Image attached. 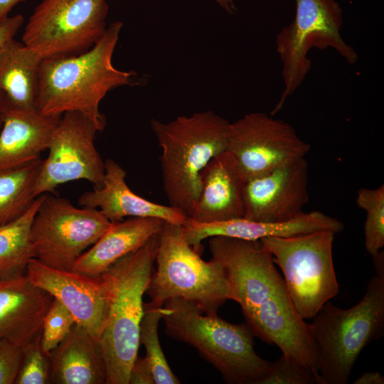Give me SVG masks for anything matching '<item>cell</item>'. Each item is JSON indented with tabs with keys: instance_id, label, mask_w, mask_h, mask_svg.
Wrapping results in <instances>:
<instances>
[{
	"instance_id": "24",
	"label": "cell",
	"mask_w": 384,
	"mask_h": 384,
	"mask_svg": "<svg viewBox=\"0 0 384 384\" xmlns=\"http://www.w3.org/2000/svg\"><path fill=\"white\" fill-rule=\"evenodd\" d=\"M43 159L0 171V227L24 214L36 198L34 186Z\"/></svg>"
},
{
	"instance_id": "15",
	"label": "cell",
	"mask_w": 384,
	"mask_h": 384,
	"mask_svg": "<svg viewBox=\"0 0 384 384\" xmlns=\"http://www.w3.org/2000/svg\"><path fill=\"white\" fill-rule=\"evenodd\" d=\"M26 274L35 285L61 302L76 324L99 338L108 304L107 284L102 274L93 277L55 269L35 258L28 264Z\"/></svg>"
},
{
	"instance_id": "14",
	"label": "cell",
	"mask_w": 384,
	"mask_h": 384,
	"mask_svg": "<svg viewBox=\"0 0 384 384\" xmlns=\"http://www.w3.org/2000/svg\"><path fill=\"white\" fill-rule=\"evenodd\" d=\"M308 171V163L303 157L247 179L243 218L282 223L302 215L309 201Z\"/></svg>"
},
{
	"instance_id": "5",
	"label": "cell",
	"mask_w": 384,
	"mask_h": 384,
	"mask_svg": "<svg viewBox=\"0 0 384 384\" xmlns=\"http://www.w3.org/2000/svg\"><path fill=\"white\" fill-rule=\"evenodd\" d=\"M164 305L171 310L163 317L167 334L196 348L227 383L260 384L270 373L272 363L254 350L255 334L248 324L206 314L182 299H171Z\"/></svg>"
},
{
	"instance_id": "12",
	"label": "cell",
	"mask_w": 384,
	"mask_h": 384,
	"mask_svg": "<svg viewBox=\"0 0 384 384\" xmlns=\"http://www.w3.org/2000/svg\"><path fill=\"white\" fill-rule=\"evenodd\" d=\"M97 132L95 125L78 112H68L60 116L50 139L48 155L43 160L35 183V197L78 180H86L94 187L101 186L105 162L95 147Z\"/></svg>"
},
{
	"instance_id": "26",
	"label": "cell",
	"mask_w": 384,
	"mask_h": 384,
	"mask_svg": "<svg viewBox=\"0 0 384 384\" xmlns=\"http://www.w3.org/2000/svg\"><path fill=\"white\" fill-rule=\"evenodd\" d=\"M170 309L144 304V314L139 330V343L144 346L146 360L155 384H178L179 380L171 371L161 349L159 336V321L170 313Z\"/></svg>"
},
{
	"instance_id": "31",
	"label": "cell",
	"mask_w": 384,
	"mask_h": 384,
	"mask_svg": "<svg viewBox=\"0 0 384 384\" xmlns=\"http://www.w3.org/2000/svg\"><path fill=\"white\" fill-rule=\"evenodd\" d=\"M23 348L0 339V384H13L18 375Z\"/></svg>"
},
{
	"instance_id": "30",
	"label": "cell",
	"mask_w": 384,
	"mask_h": 384,
	"mask_svg": "<svg viewBox=\"0 0 384 384\" xmlns=\"http://www.w3.org/2000/svg\"><path fill=\"white\" fill-rule=\"evenodd\" d=\"M318 384L314 374L284 355L272 363L271 369L260 384Z\"/></svg>"
},
{
	"instance_id": "4",
	"label": "cell",
	"mask_w": 384,
	"mask_h": 384,
	"mask_svg": "<svg viewBox=\"0 0 384 384\" xmlns=\"http://www.w3.org/2000/svg\"><path fill=\"white\" fill-rule=\"evenodd\" d=\"M230 123L213 111L179 116L167 123L151 119L159 146L163 187L169 206L187 216L201 191V173L228 150Z\"/></svg>"
},
{
	"instance_id": "25",
	"label": "cell",
	"mask_w": 384,
	"mask_h": 384,
	"mask_svg": "<svg viewBox=\"0 0 384 384\" xmlns=\"http://www.w3.org/2000/svg\"><path fill=\"white\" fill-rule=\"evenodd\" d=\"M44 194L38 196L18 218L0 227V272H26L28 264L34 258L31 228Z\"/></svg>"
},
{
	"instance_id": "1",
	"label": "cell",
	"mask_w": 384,
	"mask_h": 384,
	"mask_svg": "<svg viewBox=\"0 0 384 384\" xmlns=\"http://www.w3.org/2000/svg\"><path fill=\"white\" fill-rule=\"evenodd\" d=\"M213 260L224 268L230 299L241 306L255 336L274 344L285 357L318 380V352L310 324L296 311L273 257L260 240L209 238Z\"/></svg>"
},
{
	"instance_id": "35",
	"label": "cell",
	"mask_w": 384,
	"mask_h": 384,
	"mask_svg": "<svg viewBox=\"0 0 384 384\" xmlns=\"http://www.w3.org/2000/svg\"><path fill=\"white\" fill-rule=\"evenodd\" d=\"M25 0H0V23L9 17L13 8Z\"/></svg>"
},
{
	"instance_id": "17",
	"label": "cell",
	"mask_w": 384,
	"mask_h": 384,
	"mask_svg": "<svg viewBox=\"0 0 384 384\" xmlns=\"http://www.w3.org/2000/svg\"><path fill=\"white\" fill-rule=\"evenodd\" d=\"M246 177L233 155L213 157L201 173V191L188 218L213 223L243 218Z\"/></svg>"
},
{
	"instance_id": "7",
	"label": "cell",
	"mask_w": 384,
	"mask_h": 384,
	"mask_svg": "<svg viewBox=\"0 0 384 384\" xmlns=\"http://www.w3.org/2000/svg\"><path fill=\"white\" fill-rule=\"evenodd\" d=\"M155 261L157 269L146 290L152 306H163L168 300L178 298L215 315L230 299L223 267L213 259L206 262L201 258L187 242L182 225L164 221Z\"/></svg>"
},
{
	"instance_id": "23",
	"label": "cell",
	"mask_w": 384,
	"mask_h": 384,
	"mask_svg": "<svg viewBox=\"0 0 384 384\" xmlns=\"http://www.w3.org/2000/svg\"><path fill=\"white\" fill-rule=\"evenodd\" d=\"M42 57L34 50L13 39L0 52V90L7 108L33 110Z\"/></svg>"
},
{
	"instance_id": "16",
	"label": "cell",
	"mask_w": 384,
	"mask_h": 384,
	"mask_svg": "<svg viewBox=\"0 0 384 384\" xmlns=\"http://www.w3.org/2000/svg\"><path fill=\"white\" fill-rule=\"evenodd\" d=\"M53 300L26 272H0V339L23 348L37 339Z\"/></svg>"
},
{
	"instance_id": "20",
	"label": "cell",
	"mask_w": 384,
	"mask_h": 384,
	"mask_svg": "<svg viewBox=\"0 0 384 384\" xmlns=\"http://www.w3.org/2000/svg\"><path fill=\"white\" fill-rule=\"evenodd\" d=\"M60 117L7 108L0 129V171L41 159Z\"/></svg>"
},
{
	"instance_id": "13",
	"label": "cell",
	"mask_w": 384,
	"mask_h": 384,
	"mask_svg": "<svg viewBox=\"0 0 384 384\" xmlns=\"http://www.w3.org/2000/svg\"><path fill=\"white\" fill-rule=\"evenodd\" d=\"M310 145L287 122L265 112H251L230 123L228 150L246 179L303 158Z\"/></svg>"
},
{
	"instance_id": "37",
	"label": "cell",
	"mask_w": 384,
	"mask_h": 384,
	"mask_svg": "<svg viewBox=\"0 0 384 384\" xmlns=\"http://www.w3.org/2000/svg\"><path fill=\"white\" fill-rule=\"evenodd\" d=\"M216 2L228 13L233 14L237 10L233 0H215Z\"/></svg>"
},
{
	"instance_id": "2",
	"label": "cell",
	"mask_w": 384,
	"mask_h": 384,
	"mask_svg": "<svg viewBox=\"0 0 384 384\" xmlns=\"http://www.w3.org/2000/svg\"><path fill=\"white\" fill-rule=\"evenodd\" d=\"M123 23L114 21L89 50L75 55L44 58L40 70L36 109L41 114L60 117L76 112L98 132L106 125L100 104L107 92L134 84V72L115 68L112 55Z\"/></svg>"
},
{
	"instance_id": "22",
	"label": "cell",
	"mask_w": 384,
	"mask_h": 384,
	"mask_svg": "<svg viewBox=\"0 0 384 384\" xmlns=\"http://www.w3.org/2000/svg\"><path fill=\"white\" fill-rule=\"evenodd\" d=\"M164 221L156 218H130L112 223L107 230L74 263L71 270L99 276L124 255L159 235Z\"/></svg>"
},
{
	"instance_id": "8",
	"label": "cell",
	"mask_w": 384,
	"mask_h": 384,
	"mask_svg": "<svg viewBox=\"0 0 384 384\" xmlns=\"http://www.w3.org/2000/svg\"><path fill=\"white\" fill-rule=\"evenodd\" d=\"M335 235L321 230L260 240L282 270L289 297L303 319H312L338 292L332 255Z\"/></svg>"
},
{
	"instance_id": "33",
	"label": "cell",
	"mask_w": 384,
	"mask_h": 384,
	"mask_svg": "<svg viewBox=\"0 0 384 384\" xmlns=\"http://www.w3.org/2000/svg\"><path fill=\"white\" fill-rule=\"evenodd\" d=\"M24 18L21 14L9 16L0 23V52L11 40L23 24Z\"/></svg>"
},
{
	"instance_id": "27",
	"label": "cell",
	"mask_w": 384,
	"mask_h": 384,
	"mask_svg": "<svg viewBox=\"0 0 384 384\" xmlns=\"http://www.w3.org/2000/svg\"><path fill=\"white\" fill-rule=\"evenodd\" d=\"M356 203L366 213L364 223V244L371 257L384 247V185L372 188H361Z\"/></svg>"
},
{
	"instance_id": "32",
	"label": "cell",
	"mask_w": 384,
	"mask_h": 384,
	"mask_svg": "<svg viewBox=\"0 0 384 384\" xmlns=\"http://www.w3.org/2000/svg\"><path fill=\"white\" fill-rule=\"evenodd\" d=\"M129 383L130 384H154V376L145 358H136L132 366Z\"/></svg>"
},
{
	"instance_id": "10",
	"label": "cell",
	"mask_w": 384,
	"mask_h": 384,
	"mask_svg": "<svg viewBox=\"0 0 384 384\" xmlns=\"http://www.w3.org/2000/svg\"><path fill=\"white\" fill-rule=\"evenodd\" d=\"M107 0H42L29 17L22 42L43 59L80 54L107 29Z\"/></svg>"
},
{
	"instance_id": "6",
	"label": "cell",
	"mask_w": 384,
	"mask_h": 384,
	"mask_svg": "<svg viewBox=\"0 0 384 384\" xmlns=\"http://www.w3.org/2000/svg\"><path fill=\"white\" fill-rule=\"evenodd\" d=\"M310 324L318 352L319 384H346L362 350L384 332V274H376L355 306L329 301Z\"/></svg>"
},
{
	"instance_id": "28",
	"label": "cell",
	"mask_w": 384,
	"mask_h": 384,
	"mask_svg": "<svg viewBox=\"0 0 384 384\" xmlns=\"http://www.w3.org/2000/svg\"><path fill=\"white\" fill-rule=\"evenodd\" d=\"M75 319L70 311L58 300L53 298L43 321L41 346L48 356L67 336Z\"/></svg>"
},
{
	"instance_id": "38",
	"label": "cell",
	"mask_w": 384,
	"mask_h": 384,
	"mask_svg": "<svg viewBox=\"0 0 384 384\" xmlns=\"http://www.w3.org/2000/svg\"><path fill=\"white\" fill-rule=\"evenodd\" d=\"M7 110V104L4 93L0 90V129L2 127L4 116Z\"/></svg>"
},
{
	"instance_id": "36",
	"label": "cell",
	"mask_w": 384,
	"mask_h": 384,
	"mask_svg": "<svg viewBox=\"0 0 384 384\" xmlns=\"http://www.w3.org/2000/svg\"><path fill=\"white\" fill-rule=\"evenodd\" d=\"M376 274H384V257L383 250H382L376 255L372 257Z\"/></svg>"
},
{
	"instance_id": "21",
	"label": "cell",
	"mask_w": 384,
	"mask_h": 384,
	"mask_svg": "<svg viewBox=\"0 0 384 384\" xmlns=\"http://www.w3.org/2000/svg\"><path fill=\"white\" fill-rule=\"evenodd\" d=\"M49 358L50 383L106 384V367L98 338L76 323Z\"/></svg>"
},
{
	"instance_id": "29",
	"label": "cell",
	"mask_w": 384,
	"mask_h": 384,
	"mask_svg": "<svg viewBox=\"0 0 384 384\" xmlns=\"http://www.w3.org/2000/svg\"><path fill=\"white\" fill-rule=\"evenodd\" d=\"M41 336L23 347L15 384L50 383V358L41 346Z\"/></svg>"
},
{
	"instance_id": "19",
	"label": "cell",
	"mask_w": 384,
	"mask_h": 384,
	"mask_svg": "<svg viewBox=\"0 0 384 384\" xmlns=\"http://www.w3.org/2000/svg\"><path fill=\"white\" fill-rule=\"evenodd\" d=\"M126 171L112 159L105 161L102 184L83 193L79 198L82 207L95 208L111 223L130 218H156L183 225L188 216L171 206L148 201L133 192L125 181Z\"/></svg>"
},
{
	"instance_id": "11",
	"label": "cell",
	"mask_w": 384,
	"mask_h": 384,
	"mask_svg": "<svg viewBox=\"0 0 384 384\" xmlns=\"http://www.w3.org/2000/svg\"><path fill=\"white\" fill-rule=\"evenodd\" d=\"M111 223L97 209L79 208L67 198L45 193L31 228L34 258L52 268L71 270Z\"/></svg>"
},
{
	"instance_id": "9",
	"label": "cell",
	"mask_w": 384,
	"mask_h": 384,
	"mask_svg": "<svg viewBox=\"0 0 384 384\" xmlns=\"http://www.w3.org/2000/svg\"><path fill=\"white\" fill-rule=\"evenodd\" d=\"M293 21L284 26L276 38L277 51L282 64L284 90L271 111L274 116L283 107L288 97L302 85L311 70L307 55L315 48H333L348 63L354 65L358 55L340 34L343 11L336 0H295Z\"/></svg>"
},
{
	"instance_id": "3",
	"label": "cell",
	"mask_w": 384,
	"mask_h": 384,
	"mask_svg": "<svg viewBox=\"0 0 384 384\" xmlns=\"http://www.w3.org/2000/svg\"><path fill=\"white\" fill-rule=\"evenodd\" d=\"M158 247L156 235L101 274L108 289L107 314L98 338L106 367V384H129L140 344L142 298L153 274Z\"/></svg>"
},
{
	"instance_id": "34",
	"label": "cell",
	"mask_w": 384,
	"mask_h": 384,
	"mask_svg": "<svg viewBox=\"0 0 384 384\" xmlns=\"http://www.w3.org/2000/svg\"><path fill=\"white\" fill-rule=\"evenodd\" d=\"M384 377L378 371H368L363 373L354 380L353 384H383Z\"/></svg>"
},
{
	"instance_id": "18",
	"label": "cell",
	"mask_w": 384,
	"mask_h": 384,
	"mask_svg": "<svg viewBox=\"0 0 384 384\" xmlns=\"http://www.w3.org/2000/svg\"><path fill=\"white\" fill-rule=\"evenodd\" d=\"M182 227L187 242L199 253L201 242L214 236L260 240L267 237H289L321 230H329L336 234L342 231L343 224L336 218L315 210L282 223L257 222L244 218L201 223L187 218Z\"/></svg>"
}]
</instances>
